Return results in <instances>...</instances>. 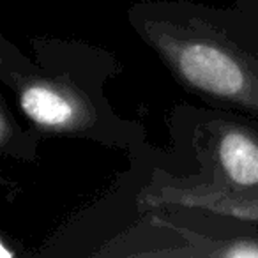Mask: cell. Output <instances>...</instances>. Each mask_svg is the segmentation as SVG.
<instances>
[{"label": "cell", "mask_w": 258, "mask_h": 258, "mask_svg": "<svg viewBox=\"0 0 258 258\" xmlns=\"http://www.w3.org/2000/svg\"><path fill=\"white\" fill-rule=\"evenodd\" d=\"M179 64L193 85L218 96H233L244 85L239 66L218 48L209 44H189L180 51Z\"/></svg>", "instance_id": "cell-1"}, {"label": "cell", "mask_w": 258, "mask_h": 258, "mask_svg": "<svg viewBox=\"0 0 258 258\" xmlns=\"http://www.w3.org/2000/svg\"><path fill=\"white\" fill-rule=\"evenodd\" d=\"M219 158L228 177L237 184H258V145L242 133H230L223 138Z\"/></svg>", "instance_id": "cell-2"}, {"label": "cell", "mask_w": 258, "mask_h": 258, "mask_svg": "<svg viewBox=\"0 0 258 258\" xmlns=\"http://www.w3.org/2000/svg\"><path fill=\"white\" fill-rule=\"evenodd\" d=\"M23 111L44 125L66 124L73 117V106L66 97L46 87H30L22 96Z\"/></svg>", "instance_id": "cell-3"}, {"label": "cell", "mask_w": 258, "mask_h": 258, "mask_svg": "<svg viewBox=\"0 0 258 258\" xmlns=\"http://www.w3.org/2000/svg\"><path fill=\"white\" fill-rule=\"evenodd\" d=\"M232 256H258L256 247H237V249L230 251Z\"/></svg>", "instance_id": "cell-4"}]
</instances>
